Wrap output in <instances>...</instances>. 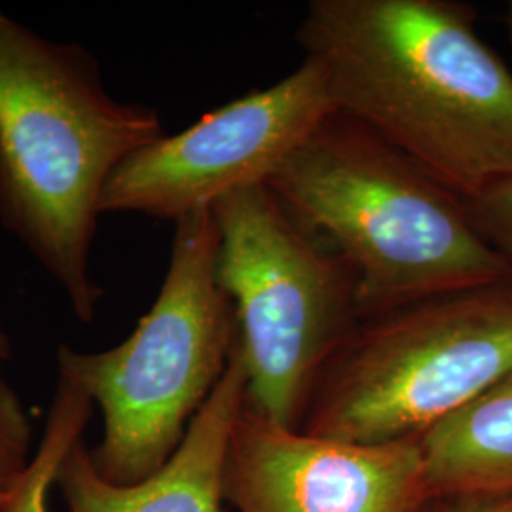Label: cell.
<instances>
[{"label": "cell", "instance_id": "1", "mask_svg": "<svg viewBox=\"0 0 512 512\" xmlns=\"http://www.w3.org/2000/svg\"><path fill=\"white\" fill-rule=\"evenodd\" d=\"M296 38L338 114L467 203L512 181V71L446 0H313Z\"/></svg>", "mask_w": 512, "mask_h": 512}, {"label": "cell", "instance_id": "2", "mask_svg": "<svg viewBox=\"0 0 512 512\" xmlns=\"http://www.w3.org/2000/svg\"><path fill=\"white\" fill-rule=\"evenodd\" d=\"M165 135L158 112L112 97L97 59L0 10V224L92 323V247L110 175Z\"/></svg>", "mask_w": 512, "mask_h": 512}, {"label": "cell", "instance_id": "3", "mask_svg": "<svg viewBox=\"0 0 512 512\" xmlns=\"http://www.w3.org/2000/svg\"><path fill=\"white\" fill-rule=\"evenodd\" d=\"M268 186L340 258L361 317L512 281L469 203L338 112Z\"/></svg>", "mask_w": 512, "mask_h": 512}, {"label": "cell", "instance_id": "4", "mask_svg": "<svg viewBox=\"0 0 512 512\" xmlns=\"http://www.w3.org/2000/svg\"><path fill=\"white\" fill-rule=\"evenodd\" d=\"M219 243L211 209L177 220L162 289L128 338L99 353L57 349L59 376L101 408L103 439L90 456L110 484L160 471L230 365L238 321L219 283Z\"/></svg>", "mask_w": 512, "mask_h": 512}, {"label": "cell", "instance_id": "5", "mask_svg": "<svg viewBox=\"0 0 512 512\" xmlns=\"http://www.w3.org/2000/svg\"><path fill=\"white\" fill-rule=\"evenodd\" d=\"M512 372V281L363 315L321 372L300 431L420 439Z\"/></svg>", "mask_w": 512, "mask_h": 512}, {"label": "cell", "instance_id": "6", "mask_svg": "<svg viewBox=\"0 0 512 512\" xmlns=\"http://www.w3.org/2000/svg\"><path fill=\"white\" fill-rule=\"evenodd\" d=\"M211 211L220 287L236 310L247 404L300 429L321 372L361 317L353 279L268 184L236 192Z\"/></svg>", "mask_w": 512, "mask_h": 512}, {"label": "cell", "instance_id": "7", "mask_svg": "<svg viewBox=\"0 0 512 512\" xmlns=\"http://www.w3.org/2000/svg\"><path fill=\"white\" fill-rule=\"evenodd\" d=\"M336 112L321 67L306 59L264 90L207 112L196 124L129 156L103 190L101 213L177 222L272 181Z\"/></svg>", "mask_w": 512, "mask_h": 512}, {"label": "cell", "instance_id": "8", "mask_svg": "<svg viewBox=\"0 0 512 512\" xmlns=\"http://www.w3.org/2000/svg\"><path fill=\"white\" fill-rule=\"evenodd\" d=\"M238 512H420L429 499L420 440L361 444L239 414L224 463Z\"/></svg>", "mask_w": 512, "mask_h": 512}, {"label": "cell", "instance_id": "9", "mask_svg": "<svg viewBox=\"0 0 512 512\" xmlns=\"http://www.w3.org/2000/svg\"><path fill=\"white\" fill-rule=\"evenodd\" d=\"M247 401V374L238 342L222 380L190 423L177 452L160 471L131 486L110 484L76 442L55 484L69 512H224V463Z\"/></svg>", "mask_w": 512, "mask_h": 512}, {"label": "cell", "instance_id": "10", "mask_svg": "<svg viewBox=\"0 0 512 512\" xmlns=\"http://www.w3.org/2000/svg\"><path fill=\"white\" fill-rule=\"evenodd\" d=\"M429 497L512 492V372L420 439Z\"/></svg>", "mask_w": 512, "mask_h": 512}, {"label": "cell", "instance_id": "11", "mask_svg": "<svg viewBox=\"0 0 512 512\" xmlns=\"http://www.w3.org/2000/svg\"><path fill=\"white\" fill-rule=\"evenodd\" d=\"M93 406L92 397L80 385L57 376L44 437L25 475L21 476L16 490L0 512H50L48 492L55 484L61 463L74 444L82 440V433L92 418Z\"/></svg>", "mask_w": 512, "mask_h": 512}, {"label": "cell", "instance_id": "12", "mask_svg": "<svg viewBox=\"0 0 512 512\" xmlns=\"http://www.w3.org/2000/svg\"><path fill=\"white\" fill-rule=\"evenodd\" d=\"M33 423L18 391L0 374V509L33 459Z\"/></svg>", "mask_w": 512, "mask_h": 512}, {"label": "cell", "instance_id": "13", "mask_svg": "<svg viewBox=\"0 0 512 512\" xmlns=\"http://www.w3.org/2000/svg\"><path fill=\"white\" fill-rule=\"evenodd\" d=\"M469 205L482 232L512 262V181L497 186L488 196Z\"/></svg>", "mask_w": 512, "mask_h": 512}, {"label": "cell", "instance_id": "14", "mask_svg": "<svg viewBox=\"0 0 512 512\" xmlns=\"http://www.w3.org/2000/svg\"><path fill=\"white\" fill-rule=\"evenodd\" d=\"M420 512H512L511 494L429 497Z\"/></svg>", "mask_w": 512, "mask_h": 512}, {"label": "cell", "instance_id": "15", "mask_svg": "<svg viewBox=\"0 0 512 512\" xmlns=\"http://www.w3.org/2000/svg\"><path fill=\"white\" fill-rule=\"evenodd\" d=\"M12 357H14V344L0 323V361H10Z\"/></svg>", "mask_w": 512, "mask_h": 512}, {"label": "cell", "instance_id": "16", "mask_svg": "<svg viewBox=\"0 0 512 512\" xmlns=\"http://www.w3.org/2000/svg\"><path fill=\"white\" fill-rule=\"evenodd\" d=\"M507 29H509V35H511L512 42V2L511 6H509V12H507Z\"/></svg>", "mask_w": 512, "mask_h": 512}]
</instances>
